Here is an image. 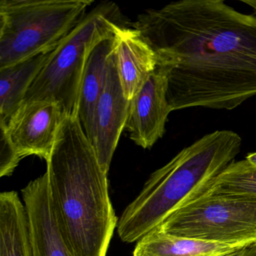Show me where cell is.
Wrapping results in <instances>:
<instances>
[{"label":"cell","instance_id":"obj_2","mask_svg":"<svg viewBox=\"0 0 256 256\" xmlns=\"http://www.w3.org/2000/svg\"><path fill=\"white\" fill-rule=\"evenodd\" d=\"M46 173L52 214L68 256H106L118 217L108 173L76 116H66Z\"/></svg>","mask_w":256,"mask_h":256},{"label":"cell","instance_id":"obj_6","mask_svg":"<svg viewBox=\"0 0 256 256\" xmlns=\"http://www.w3.org/2000/svg\"><path fill=\"white\" fill-rule=\"evenodd\" d=\"M156 228L210 242H256V197L205 192L175 210Z\"/></svg>","mask_w":256,"mask_h":256},{"label":"cell","instance_id":"obj_17","mask_svg":"<svg viewBox=\"0 0 256 256\" xmlns=\"http://www.w3.org/2000/svg\"><path fill=\"white\" fill-rule=\"evenodd\" d=\"M22 157L10 140L6 130L0 126V176H10L19 164Z\"/></svg>","mask_w":256,"mask_h":256},{"label":"cell","instance_id":"obj_5","mask_svg":"<svg viewBox=\"0 0 256 256\" xmlns=\"http://www.w3.org/2000/svg\"><path fill=\"white\" fill-rule=\"evenodd\" d=\"M120 25L128 24L116 4L103 2L92 8L54 50L22 103L56 102L67 116L77 118L80 83L90 54L97 43L113 35Z\"/></svg>","mask_w":256,"mask_h":256},{"label":"cell","instance_id":"obj_16","mask_svg":"<svg viewBox=\"0 0 256 256\" xmlns=\"http://www.w3.org/2000/svg\"><path fill=\"white\" fill-rule=\"evenodd\" d=\"M206 192L256 197V168L246 160L234 161L216 178Z\"/></svg>","mask_w":256,"mask_h":256},{"label":"cell","instance_id":"obj_4","mask_svg":"<svg viewBox=\"0 0 256 256\" xmlns=\"http://www.w3.org/2000/svg\"><path fill=\"white\" fill-rule=\"evenodd\" d=\"M94 4L92 0H1L0 68L58 47Z\"/></svg>","mask_w":256,"mask_h":256},{"label":"cell","instance_id":"obj_7","mask_svg":"<svg viewBox=\"0 0 256 256\" xmlns=\"http://www.w3.org/2000/svg\"><path fill=\"white\" fill-rule=\"evenodd\" d=\"M66 116L56 102H28L20 104L7 126H0L6 128L22 158L36 156L47 162Z\"/></svg>","mask_w":256,"mask_h":256},{"label":"cell","instance_id":"obj_15","mask_svg":"<svg viewBox=\"0 0 256 256\" xmlns=\"http://www.w3.org/2000/svg\"><path fill=\"white\" fill-rule=\"evenodd\" d=\"M0 256H34L26 206L14 191L0 194Z\"/></svg>","mask_w":256,"mask_h":256},{"label":"cell","instance_id":"obj_1","mask_svg":"<svg viewBox=\"0 0 256 256\" xmlns=\"http://www.w3.org/2000/svg\"><path fill=\"white\" fill-rule=\"evenodd\" d=\"M168 76L172 112L233 110L256 96V16L222 0H181L148 10L132 24Z\"/></svg>","mask_w":256,"mask_h":256},{"label":"cell","instance_id":"obj_19","mask_svg":"<svg viewBox=\"0 0 256 256\" xmlns=\"http://www.w3.org/2000/svg\"><path fill=\"white\" fill-rule=\"evenodd\" d=\"M246 160L248 164H251L253 167L256 168V152L248 154L246 157Z\"/></svg>","mask_w":256,"mask_h":256},{"label":"cell","instance_id":"obj_13","mask_svg":"<svg viewBox=\"0 0 256 256\" xmlns=\"http://www.w3.org/2000/svg\"><path fill=\"white\" fill-rule=\"evenodd\" d=\"M114 34L94 46L86 61L80 83L77 118L84 134L90 138L94 112L102 92L109 60L115 48Z\"/></svg>","mask_w":256,"mask_h":256},{"label":"cell","instance_id":"obj_12","mask_svg":"<svg viewBox=\"0 0 256 256\" xmlns=\"http://www.w3.org/2000/svg\"><path fill=\"white\" fill-rule=\"evenodd\" d=\"M256 242H210L174 236L154 229L139 240L133 256H232Z\"/></svg>","mask_w":256,"mask_h":256},{"label":"cell","instance_id":"obj_14","mask_svg":"<svg viewBox=\"0 0 256 256\" xmlns=\"http://www.w3.org/2000/svg\"><path fill=\"white\" fill-rule=\"evenodd\" d=\"M55 48L0 68V125L7 126L23 102L31 84L47 64Z\"/></svg>","mask_w":256,"mask_h":256},{"label":"cell","instance_id":"obj_10","mask_svg":"<svg viewBox=\"0 0 256 256\" xmlns=\"http://www.w3.org/2000/svg\"><path fill=\"white\" fill-rule=\"evenodd\" d=\"M116 68L126 98L131 101L158 66L155 50L132 25L115 30Z\"/></svg>","mask_w":256,"mask_h":256},{"label":"cell","instance_id":"obj_3","mask_svg":"<svg viewBox=\"0 0 256 256\" xmlns=\"http://www.w3.org/2000/svg\"><path fill=\"white\" fill-rule=\"evenodd\" d=\"M242 138L230 130L210 133L184 148L152 174L118 223L122 242H138L182 205L210 188L234 161Z\"/></svg>","mask_w":256,"mask_h":256},{"label":"cell","instance_id":"obj_20","mask_svg":"<svg viewBox=\"0 0 256 256\" xmlns=\"http://www.w3.org/2000/svg\"><path fill=\"white\" fill-rule=\"evenodd\" d=\"M241 2L250 6L251 8H252L254 14L256 16V0H242Z\"/></svg>","mask_w":256,"mask_h":256},{"label":"cell","instance_id":"obj_11","mask_svg":"<svg viewBox=\"0 0 256 256\" xmlns=\"http://www.w3.org/2000/svg\"><path fill=\"white\" fill-rule=\"evenodd\" d=\"M22 192L34 256H68L52 214L47 174L30 182Z\"/></svg>","mask_w":256,"mask_h":256},{"label":"cell","instance_id":"obj_8","mask_svg":"<svg viewBox=\"0 0 256 256\" xmlns=\"http://www.w3.org/2000/svg\"><path fill=\"white\" fill-rule=\"evenodd\" d=\"M130 101L126 98L116 68L115 48L109 60L102 92L94 112L90 142L107 173L121 133L126 127Z\"/></svg>","mask_w":256,"mask_h":256},{"label":"cell","instance_id":"obj_9","mask_svg":"<svg viewBox=\"0 0 256 256\" xmlns=\"http://www.w3.org/2000/svg\"><path fill=\"white\" fill-rule=\"evenodd\" d=\"M167 90V72L158 65L130 101L125 128L130 138L144 149L152 148L166 132L168 116L172 112Z\"/></svg>","mask_w":256,"mask_h":256},{"label":"cell","instance_id":"obj_18","mask_svg":"<svg viewBox=\"0 0 256 256\" xmlns=\"http://www.w3.org/2000/svg\"><path fill=\"white\" fill-rule=\"evenodd\" d=\"M232 256H256V244L238 252Z\"/></svg>","mask_w":256,"mask_h":256}]
</instances>
